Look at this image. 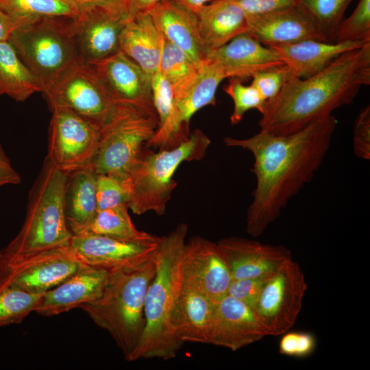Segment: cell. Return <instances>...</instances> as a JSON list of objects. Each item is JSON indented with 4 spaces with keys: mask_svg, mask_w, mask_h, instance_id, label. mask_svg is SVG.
<instances>
[{
    "mask_svg": "<svg viewBox=\"0 0 370 370\" xmlns=\"http://www.w3.org/2000/svg\"><path fill=\"white\" fill-rule=\"evenodd\" d=\"M337 120L330 115L288 134L260 131L246 138L227 136L230 147L249 151L256 180L246 216L247 233L258 237L280 215L288 202L310 182L331 145Z\"/></svg>",
    "mask_w": 370,
    "mask_h": 370,
    "instance_id": "obj_1",
    "label": "cell"
},
{
    "mask_svg": "<svg viewBox=\"0 0 370 370\" xmlns=\"http://www.w3.org/2000/svg\"><path fill=\"white\" fill-rule=\"evenodd\" d=\"M370 84V42L345 52L321 71L306 78L292 77L265 103L260 131L288 134L332 115L352 103Z\"/></svg>",
    "mask_w": 370,
    "mask_h": 370,
    "instance_id": "obj_2",
    "label": "cell"
},
{
    "mask_svg": "<svg viewBox=\"0 0 370 370\" xmlns=\"http://www.w3.org/2000/svg\"><path fill=\"white\" fill-rule=\"evenodd\" d=\"M188 225L178 224L169 234L159 237L154 256L156 272L145 300V325L134 350L125 358L139 359L176 356L182 343L175 337L171 325V315L183 286L182 258Z\"/></svg>",
    "mask_w": 370,
    "mask_h": 370,
    "instance_id": "obj_3",
    "label": "cell"
},
{
    "mask_svg": "<svg viewBox=\"0 0 370 370\" xmlns=\"http://www.w3.org/2000/svg\"><path fill=\"white\" fill-rule=\"evenodd\" d=\"M154 256L140 266L109 271L100 296L79 307L109 333L125 358L144 331L145 300L156 272Z\"/></svg>",
    "mask_w": 370,
    "mask_h": 370,
    "instance_id": "obj_4",
    "label": "cell"
},
{
    "mask_svg": "<svg viewBox=\"0 0 370 370\" xmlns=\"http://www.w3.org/2000/svg\"><path fill=\"white\" fill-rule=\"evenodd\" d=\"M68 173L45 158L29 194L24 222L0 256L12 257L70 245L73 234L64 212Z\"/></svg>",
    "mask_w": 370,
    "mask_h": 370,
    "instance_id": "obj_5",
    "label": "cell"
},
{
    "mask_svg": "<svg viewBox=\"0 0 370 370\" xmlns=\"http://www.w3.org/2000/svg\"><path fill=\"white\" fill-rule=\"evenodd\" d=\"M211 143L200 130L177 147L155 152L144 148L138 160L123 178L128 194V208L135 214L165 213L177 186L174 174L184 162L201 160Z\"/></svg>",
    "mask_w": 370,
    "mask_h": 370,
    "instance_id": "obj_6",
    "label": "cell"
},
{
    "mask_svg": "<svg viewBox=\"0 0 370 370\" xmlns=\"http://www.w3.org/2000/svg\"><path fill=\"white\" fill-rule=\"evenodd\" d=\"M8 40L38 80L45 97L82 60L74 38L73 18L45 17L21 24Z\"/></svg>",
    "mask_w": 370,
    "mask_h": 370,
    "instance_id": "obj_7",
    "label": "cell"
},
{
    "mask_svg": "<svg viewBox=\"0 0 370 370\" xmlns=\"http://www.w3.org/2000/svg\"><path fill=\"white\" fill-rule=\"evenodd\" d=\"M158 126L154 106L114 104L99 127L91 166L96 174L124 178Z\"/></svg>",
    "mask_w": 370,
    "mask_h": 370,
    "instance_id": "obj_8",
    "label": "cell"
},
{
    "mask_svg": "<svg viewBox=\"0 0 370 370\" xmlns=\"http://www.w3.org/2000/svg\"><path fill=\"white\" fill-rule=\"evenodd\" d=\"M307 286L302 269L292 258L267 278L252 307L267 336L281 335L293 326Z\"/></svg>",
    "mask_w": 370,
    "mask_h": 370,
    "instance_id": "obj_9",
    "label": "cell"
},
{
    "mask_svg": "<svg viewBox=\"0 0 370 370\" xmlns=\"http://www.w3.org/2000/svg\"><path fill=\"white\" fill-rule=\"evenodd\" d=\"M85 265L70 245L12 257L0 256V288L10 286L43 294Z\"/></svg>",
    "mask_w": 370,
    "mask_h": 370,
    "instance_id": "obj_10",
    "label": "cell"
},
{
    "mask_svg": "<svg viewBox=\"0 0 370 370\" xmlns=\"http://www.w3.org/2000/svg\"><path fill=\"white\" fill-rule=\"evenodd\" d=\"M128 0H106L81 7L73 18L79 56L85 62L109 56L119 50V38L133 18Z\"/></svg>",
    "mask_w": 370,
    "mask_h": 370,
    "instance_id": "obj_11",
    "label": "cell"
},
{
    "mask_svg": "<svg viewBox=\"0 0 370 370\" xmlns=\"http://www.w3.org/2000/svg\"><path fill=\"white\" fill-rule=\"evenodd\" d=\"M47 158L69 173L91 163L96 153L99 127L66 106H50Z\"/></svg>",
    "mask_w": 370,
    "mask_h": 370,
    "instance_id": "obj_12",
    "label": "cell"
},
{
    "mask_svg": "<svg viewBox=\"0 0 370 370\" xmlns=\"http://www.w3.org/2000/svg\"><path fill=\"white\" fill-rule=\"evenodd\" d=\"M49 106L68 107L99 127L114 103L89 65L79 61L46 97Z\"/></svg>",
    "mask_w": 370,
    "mask_h": 370,
    "instance_id": "obj_13",
    "label": "cell"
},
{
    "mask_svg": "<svg viewBox=\"0 0 370 370\" xmlns=\"http://www.w3.org/2000/svg\"><path fill=\"white\" fill-rule=\"evenodd\" d=\"M156 242H140L103 235H73L70 247L86 265L108 271L134 268L151 260Z\"/></svg>",
    "mask_w": 370,
    "mask_h": 370,
    "instance_id": "obj_14",
    "label": "cell"
},
{
    "mask_svg": "<svg viewBox=\"0 0 370 370\" xmlns=\"http://www.w3.org/2000/svg\"><path fill=\"white\" fill-rule=\"evenodd\" d=\"M86 63L100 79L114 104L154 106L152 77L121 50Z\"/></svg>",
    "mask_w": 370,
    "mask_h": 370,
    "instance_id": "obj_15",
    "label": "cell"
},
{
    "mask_svg": "<svg viewBox=\"0 0 370 370\" xmlns=\"http://www.w3.org/2000/svg\"><path fill=\"white\" fill-rule=\"evenodd\" d=\"M182 267L184 283L215 303L227 295L232 278L216 243L193 236L186 242Z\"/></svg>",
    "mask_w": 370,
    "mask_h": 370,
    "instance_id": "obj_16",
    "label": "cell"
},
{
    "mask_svg": "<svg viewBox=\"0 0 370 370\" xmlns=\"http://www.w3.org/2000/svg\"><path fill=\"white\" fill-rule=\"evenodd\" d=\"M216 243L232 280L268 277L292 258L291 251L282 245L236 236L224 238Z\"/></svg>",
    "mask_w": 370,
    "mask_h": 370,
    "instance_id": "obj_17",
    "label": "cell"
},
{
    "mask_svg": "<svg viewBox=\"0 0 370 370\" xmlns=\"http://www.w3.org/2000/svg\"><path fill=\"white\" fill-rule=\"evenodd\" d=\"M265 336L250 306L227 295L216 302L208 344L235 352Z\"/></svg>",
    "mask_w": 370,
    "mask_h": 370,
    "instance_id": "obj_18",
    "label": "cell"
},
{
    "mask_svg": "<svg viewBox=\"0 0 370 370\" xmlns=\"http://www.w3.org/2000/svg\"><path fill=\"white\" fill-rule=\"evenodd\" d=\"M246 32L267 47H279L310 39L327 41L296 5L246 15Z\"/></svg>",
    "mask_w": 370,
    "mask_h": 370,
    "instance_id": "obj_19",
    "label": "cell"
},
{
    "mask_svg": "<svg viewBox=\"0 0 370 370\" xmlns=\"http://www.w3.org/2000/svg\"><path fill=\"white\" fill-rule=\"evenodd\" d=\"M204 60L217 64L226 78L240 79L284 64L273 47L261 44L247 32L237 35L223 46L209 51Z\"/></svg>",
    "mask_w": 370,
    "mask_h": 370,
    "instance_id": "obj_20",
    "label": "cell"
},
{
    "mask_svg": "<svg viewBox=\"0 0 370 370\" xmlns=\"http://www.w3.org/2000/svg\"><path fill=\"white\" fill-rule=\"evenodd\" d=\"M109 271L85 265L56 287L45 292L35 310L52 317L79 308L98 298Z\"/></svg>",
    "mask_w": 370,
    "mask_h": 370,
    "instance_id": "obj_21",
    "label": "cell"
},
{
    "mask_svg": "<svg viewBox=\"0 0 370 370\" xmlns=\"http://www.w3.org/2000/svg\"><path fill=\"white\" fill-rule=\"evenodd\" d=\"M166 40L184 51L200 66L206 53L195 13L175 0H161L147 11Z\"/></svg>",
    "mask_w": 370,
    "mask_h": 370,
    "instance_id": "obj_22",
    "label": "cell"
},
{
    "mask_svg": "<svg viewBox=\"0 0 370 370\" xmlns=\"http://www.w3.org/2000/svg\"><path fill=\"white\" fill-rule=\"evenodd\" d=\"M215 302L183 282L171 315L177 339L184 343H208Z\"/></svg>",
    "mask_w": 370,
    "mask_h": 370,
    "instance_id": "obj_23",
    "label": "cell"
},
{
    "mask_svg": "<svg viewBox=\"0 0 370 370\" xmlns=\"http://www.w3.org/2000/svg\"><path fill=\"white\" fill-rule=\"evenodd\" d=\"M368 42H328L310 39L273 47L293 75L302 79L321 71L343 53Z\"/></svg>",
    "mask_w": 370,
    "mask_h": 370,
    "instance_id": "obj_24",
    "label": "cell"
},
{
    "mask_svg": "<svg viewBox=\"0 0 370 370\" xmlns=\"http://www.w3.org/2000/svg\"><path fill=\"white\" fill-rule=\"evenodd\" d=\"M195 13L206 55L246 32L245 13L230 0H211Z\"/></svg>",
    "mask_w": 370,
    "mask_h": 370,
    "instance_id": "obj_25",
    "label": "cell"
},
{
    "mask_svg": "<svg viewBox=\"0 0 370 370\" xmlns=\"http://www.w3.org/2000/svg\"><path fill=\"white\" fill-rule=\"evenodd\" d=\"M162 36L148 12L136 14L124 27L119 50L150 76L158 71Z\"/></svg>",
    "mask_w": 370,
    "mask_h": 370,
    "instance_id": "obj_26",
    "label": "cell"
},
{
    "mask_svg": "<svg viewBox=\"0 0 370 370\" xmlns=\"http://www.w3.org/2000/svg\"><path fill=\"white\" fill-rule=\"evenodd\" d=\"M97 174L88 164L68 173L64 192V212L73 235L82 233L98 210Z\"/></svg>",
    "mask_w": 370,
    "mask_h": 370,
    "instance_id": "obj_27",
    "label": "cell"
},
{
    "mask_svg": "<svg viewBox=\"0 0 370 370\" xmlns=\"http://www.w3.org/2000/svg\"><path fill=\"white\" fill-rule=\"evenodd\" d=\"M41 92L38 80L9 40L0 42V95L23 102Z\"/></svg>",
    "mask_w": 370,
    "mask_h": 370,
    "instance_id": "obj_28",
    "label": "cell"
},
{
    "mask_svg": "<svg viewBox=\"0 0 370 370\" xmlns=\"http://www.w3.org/2000/svg\"><path fill=\"white\" fill-rule=\"evenodd\" d=\"M128 210V207L124 206L97 210L91 222L80 234L103 235L140 242L157 241L159 236L136 227Z\"/></svg>",
    "mask_w": 370,
    "mask_h": 370,
    "instance_id": "obj_29",
    "label": "cell"
},
{
    "mask_svg": "<svg viewBox=\"0 0 370 370\" xmlns=\"http://www.w3.org/2000/svg\"><path fill=\"white\" fill-rule=\"evenodd\" d=\"M0 8L18 26L45 17L73 18L81 8L71 0H0Z\"/></svg>",
    "mask_w": 370,
    "mask_h": 370,
    "instance_id": "obj_30",
    "label": "cell"
},
{
    "mask_svg": "<svg viewBox=\"0 0 370 370\" xmlns=\"http://www.w3.org/2000/svg\"><path fill=\"white\" fill-rule=\"evenodd\" d=\"M199 68L184 51L162 36L158 71L169 83L175 98L190 84Z\"/></svg>",
    "mask_w": 370,
    "mask_h": 370,
    "instance_id": "obj_31",
    "label": "cell"
},
{
    "mask_svg": "<svg viewBox=\"0 0 370 370\" xmlns=\"http://www.w3.org/2000/svg\"><path fill=\"white\" fill-rule=\"evenodd\" d=\"M353 0H298L296 6L328 42H335L337 29Z\"/></svg>",
    "mask_w": 370,
    "mask_h": 370,
    "instance_id": "obj_32",
    "label": "cell"
},
{
    "mask_svg": "<svg viewBox=\"0 0 370 370\" xmlns=\"http://www.w3.org/2000/svg\"><path fill=\"white\" fill-rule=\"evenodd\" d=\"M43 294H32L10 286L1 287L0 327L21 323L35 312Z\"/></svg>",
    "mask_w": 370,
    "mask_h": 370,
    "instance_id": "obj_33",
    "label": "cell"
},
{
    "mask_svg": "<svg viewBox=\"0 0 370 370\" xmlns=\"http://www.w3.org/2000/svg\"><path fill=\"white\" fill-rule=\"evenodd\" d=\"M223 89L234 103L233 111L230 117L231 125L239 123L244 114L250 110H257L260 114L263 112L267 101L251 84L244 85L240 79L230 78Z\"/></svg>",
    "mask_w": 370,
    "mask_h": 370,
    "instance_id": "obj_34",
    "label": "cell"
},
{
    "mask_svg": "<svg viewBox=\"0 0 370 370\" xmlns=\"http://www.w3.org/2000/svg\"><path fill=\"white\" fill-rule=\"evenodd\" d=\"M370 42V0H359L352 14L340 23L335 42Z\"/></svg>",
    "mask_w": 370,
    "mask_h": 370,
    "instance_id": "obj_35",
    "label": "cell"
},
{
    "mask_svg": "<svg viewBox=\"0 0 370 370\" xmlns=\"http://www.w3.org/2000/svg\"><path fill=\"white\" fill-rule=\"evenodd\" d=\"M153 103L158 117V126L155 133L164 132L170 125L175 109L174 92L169 83L158 71L152 77Z\"/></svg>",
    "mask_w": 370,
    "mask_h": 370,
    "instance_id": "obj_36",
    "label": "cell"
},
{
    "mask_svg": "<svg viewBox=\"0 0 370 370\" xmlns=\"http://www.w3.org/2000/svg\"><path fill=\"white\" fill-rule=\"evenodd\" d=\"M96 197L98 210L127 206L128 194L123 179L114 175H97Z\"/></svg>",
    "mask_w": 370,
    "mask_h": 370,
    "instance_id": "obj_37",
    "label": "cell"
},
{
    "mask_svg": "<svg viewBox=\"0 0 370 370\" xmlns=\"http://www.w3.org/2000/svg\"><path fill=\"white\" fill-rule=\"evenodd\" d=\"M294 76L284 64L255 73L251 85L259 92L263 99L270 101L275 98Z\"/></svg>",
    "mask_w": 370,
    "mask_h": 370,
    "instance_id": "obj_38",
    "label": "cell"
},
{
    "mask_svg": "<svg viewBox=\"0 0 370 370\" xmlns=\"http://www.w3.org/2000/svg\"><path fill=\"white\" fill-rule=\"evenodd\" d=\"M281 335L278 351L282 355L302 358L311 356L315 351L317 338L311 332L286 331Z\"/></svg>",
    "mask_w": 370,
    "mask_h": 370,
    "instance_id": "obj_39",
    "label": "cell"
},
{
    "mask_svg": "<svg viewBox=\"0 0 370 370\" xmlns=\"http://www.w3.org/2000/svg\"><path fill=\"white\" fill-rule=\"evenodd\" d=\"M353 149L357 158L370 159V106L367 105L358 114L353 128Z\"/></svg>",
    "mask_w": 370,
    "mask_h": 370,
    "instance_id": "obj_40",
    "label": "cell"
},
{
    "mask_svg": "<svg viewBox=\"0 0 370 370\" xmlns=\"http://www.w3.org/2000/svg\"><path fill=\"white\" fill-rule=\"evenodd\" d=\"M268 277L232 280L227 295L252 308Z\"/></svg>",
    "mask_w": 370,
    "mask_h": 370,
    "instance_id": "obj_41",
    "label": "cell"
},
{
    "mask_svg": "<svg viewBox=\"0 0 370 370\" xmlns=\"http://www.w3.org/2000/svg\"><path fill=\"white\" fill-rule=\"evenodd\" d=\"M239 6L246 15L263 14L296 5L298 0H230Z\"/></svg>",
    "mask_w": 370,
    "mask_h": 370,
    "instance_id": "obj_42",
    "label": "cell"
},
{
    "mask_svg": "<svg viewBox=\"0 0 370 370\" xmlns=\"http://www.w3.org/2000/svg\"><path fill=\"white\" fill-rule=\"evenodd\" d=\"M21 178L15 170L0 144V187L6 185H16L21 182Z\"/></svg>",
    "mask_w": 370,
    "mask_h": 370,
    "instance_id": "obj_43",
    "label": "cell"
},
{
    "mask_svg": "<svg viewBox=\"0 0 370 370\" xmlns=\"http://www.w3.org/2000/svg\"><path fill=\"white\" fill-rule=\"evenodd\" d=\"M17 26L12 18L0 8V42L8 40Z\"/></svg>",
    "mask_w": 370,
    "mask_h": 370,
    "instance_id": "obj_44",
    "label": "cell"
},
{
    "mask_svg": "<svg viewBox=\"0 0 370 370\" xmlns=\"http://www.w3.org/2000/svg\"><path fill=\"white\" fill-rule=\"evenodd\" d=\"M161 0H128L130 12L133 16L147 12Z\"/></svg>",
    "mask_w": 370,
    "mask_h": 370,
    "instance_id": "obj_45",
    "label": "cell"
},
{
    "mask_svg": "<svg viewBox=\"0 0 370 370\" xmlns=\"http://www.w3.org/2000/svg\"><path fill=\"white\" fill-rule=\"evenodd\" d=\"M190 10L196 12L201 7L211 0H175Z\"/></svg>",
    "mask_w": 370,
    "mask_h": 370,
    "instance_id": "obj_46",
    "label": "cell"
},
{
    "mask_svg": "<svg viewBox=\"0 0 370 370\" xmlns=\"http://www.w3.org/2000/svg\"><path fill=\"white\" fill-rule=\"evenodd\" d=\"M78 6L83 7L88 5H92L94 3H99L106 0H71Z\"/></svg>",
    "mask_w": 370,
    "mask_h": 370,
    "instance_id": "obj_47",
    "label": "cell"
}]
</instances>
